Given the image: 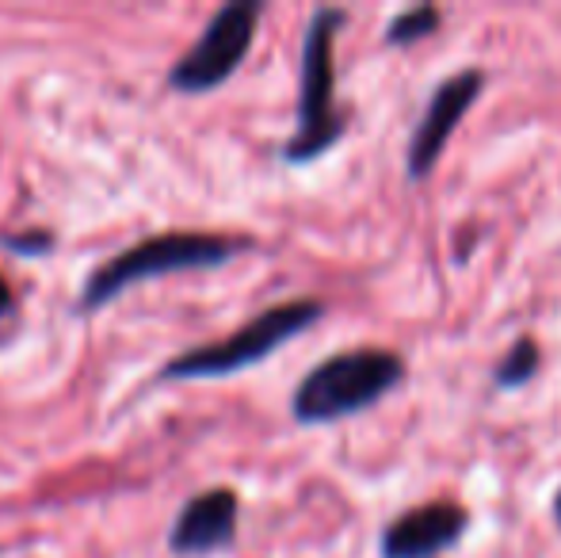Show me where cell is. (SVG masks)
<instances>
[{
    "label": "cell",
    "instance_id": "obj_1",
    "mask_svg": "<svg viewBox=\"0 0 561 558\" xmlns=\"http://www.w3.org/2000/svg\"><path fill=\"white\" fill-rule=\"evenodd\" d=\"M405 379V360L390 349H352L321 360L290 395L298 424H333L382 402Z\"/></svg>",
    "mask_w": 561,
    "mask_h": 558
},
{
    "label": "cell",
    "instance_id": "obj_2",
    "mask_svg": "<svg viewBox=\"0 0 561 558\" xmlns=\"http://www.w3.org/2000/svg\"><path fill=\"white\" fill-rule=\"evenodd\" d=\"M344 23V8H318L306 23L302 77H298V130L283 146V157L290 164L325 157L347 130L344 112L336 104V35Z\"/></svg>",
    "mask_w": 561,
    "mask_h": 558
},
{
    "label": "cell",
    "instance_id": "obj_3",
    "mask_svg": "<svg viewBox=\"0 0 561 558\" xmlns=\"http://www.w3.org/2000/svg\"><path fill=\"white\" fill-rule=\"evenodd\" d=\"M244 249V241L226 238V234H199V230H172L153 234V238L138 241V246L115 253L107 264H100L81 291V310H100L123 295L126 287L153 276H169V272H195V269H218V264L233 261Z\"/></svg>",
    "mask_w": 561,
    "mask_h": 558
},
{
    "label": "cell",
    "instance_id": "obj_4",
    "mask_svg": "<svg viewBox=\"0 0 561 558\" xmlns=\"http://www.w3.org/2000/svg\"><path fill=\"white\" fill-rule=\"evenodd\" d=\"M321 314H325V303H318V298H295V303L267 306L264 314H256L249 326L229 333L226 341L199 344V349L172 356L161 367V379H222V375L244 372V367L267 360L275 349H283L302 329L318 326Z\"/></svg>",
    "mask_w": 561,
    "mask_h": 558
},
{
    "label": "cell",
    "instance_id": "obj_5",
    "mask_svg": "<svg viewBox=\"0 0 561 558\" xmlns=\"http://www.w3.org/2000/svg\"><path fill=\"white\" fill-rule=\"evenodd\" d=\"M264 15L260 0H229L210 15L203 35L192 43V50L180 54V61L169 69V84L176 92H210L226 84L241 69L244 54L252 50L256 23Z\"/></svg>",
    "mask_w": 561,
    "mask_h": 558
},
{
    "label": "cell",
    "instance_id": "obj_6",
    "mask_svg": "<svg viewBox=\"0 0 561 558\" xmlns=\"http://www.w3.org/2000/svg\"><path fill=\"white\" fill-rule=\"evenodd\" d=\"M481 89H485V73H481V69H462V73L436 84V92H432L428 107H424L421 123H416L413 138H409V149H405L409 184H421V180H428L432 172H436L447 141L455 138L462 115L478 104Z\"/></svg>",
    "mask_w": 561,
    "mask_h": 558
},
{
    "label": "cell",
    "instance_id": "obj_7",
    "mask_svg": "<svg viewBox=\"0 0 561 558\" xmlns=\"http://www.w3.org/2000/svg\"><path fill=\"white\" fill-rule=\"evenodd\" d=\"M470 528V513L458 501H428L401 513L378 536L382 558H439L458 544Z\"/></svg>",
    "mask_w": 561,
    "mask_h": 558
},
{
    "label": "cell",
    "instance_id": "obj_8",
    "mask_svg": "<svg viewBox=\"0 0 561 558\" xmlns=\"http://www.w3.org/2000/svg\"><path fill=\"white\" fill-rule=\"evenodd\" d=\"M237 516H241L237 493L229 490V486H210V490L195 493L176 513L172 532H169V547L176 555L226 551L237 539Z\"/></svg>",
    "mask_w": 561,
    "mask_h": 558
},
{
    "label": "cell",
    "instance_id": "obj_9",
    "mask_svg": "<svg viewBox=\"0 0 561 558\" xmlns=\"http://www.w3.org/2000/svg\"><path fill=\"white\" fill-rule=\"evenodd\" d=\"M539 364H542V352L535 344V337H519L508 352L501 356V364L493 367V387L496 390H519L539 375Z\"/></svg>",
    "mask_w": 561,
    "mask_h": 558
},
{
    "label": "cell",
    "instance_id": "obj_10",
    "mask_svg": "<svg viewBox=\"0 0 561 558\" xmlns=\"http://www.w3.org/2000/svg\"><path fill=\"white\" fill-rule=\"evenodd\" d=\"M439 27V8L432 4H416L405 8L401 15H393L390 27H386V43L390 46H413L421 38H428Z\"/></svg>",
    "mask_w": 561,
    "mask_h": 558
},
{
    "label": "cell",
    "instance_id": "obj_11",
    "mask_svg": "<svg viewBox=\"0 0 561 558\" xmlns=\"http://www.w3.org/2000/svg\"><path fill=\"white\" fill-rule=\"evenodd\" d=\"M8 249H15V253H46V249L54 246V234L46 230H31V234H8L4 238Z\"/></svg>",
    "mask_w": 561,
    "mask_h": 558
},
{
    "label": "cell",
    "instance_id": "obj_12",
    "mask_svg": "<svg viewBox=\"0 0 561 558\" xmlns=\"http://www.w3.org/2000/svg\"><path fill=\"white\" fill-rule=\"evenodd\" d=\"M8 310H12V287H8L4 276H0V318H4Z\"/></svg>",
    "mask_w": 561,
    "mask_h": 558
},
{
    "label": "cell",
    "instance_id": "obj_13",
    "mask_svg": "<svg viewBox=\"0 0 561 558\" xmlns=\"http://www.w3.org/2000/svg\"><path fill=\"white\" fill-rule=\"evenodd\" d=\"M554 516H558V524H561V490H558V498H554Z\"/></svg>",
    "mask_w": 561,
    "mask_h": 558
}]
</instances>
